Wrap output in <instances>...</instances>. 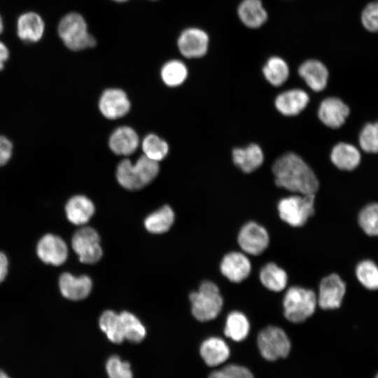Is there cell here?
Returning a JSON list of instances; mask_svg holds the SVG:
<instances>
[{"label": "cell", "mask_w": 378, "mask_h": 378, "mask_svg": "<svg viewBox=\"0 0 378 378\" xmlns=\"http://www.w3.org/2000/svg\"><path fill=\"white\" fill-rule=\"evenodd\" d=\"M275 183L280 188L299 195L315 194L318 181L313 170L297 154L286 153L272 166Z\"/></svg>", "instance_id": "1"}, {"label": "cell", "mask_w": 378, "mask_h": 378, "mask_svg": "<svg viewBox=\"0 0 378 378\" xmlns=\"http://www.w3.org/2000/svg\"><path fill=\"white\" fill-rule=\"evenodd\" d=\"M158 172V162L142 155L134 164L129 159L122 160L117 167L116 177L124 188L136 190L150 183Z\"/></svg>", "instance_id": "2"}, {"label": "cell", "mask_w": 378, "mask_h": 378, "mask_svg": "<svg viewBox=\"0 0 378 378\" xmlns=\"http://www.w3.org/2000/svg\"><path fill=\"white\" fill-rule=\"evenodd\" d=\"M58 34L64 44L74 51L96 46L95 38L88 31L84 18L78 13L64 15L58 24Z\"/></svg>", "instance_id": "3"}, {"label": "cell", "mask_w": 378, "mask_h": 378, "mask_svg": "<svg viewBox=\"0 0 378 378\" xmlns=\"http://www.w3.org/2000/svg\"><path fill=\"white\" fill-rule=\"evenodd\" d=\"M190 300L192 315L202 322L216 318L223 304L218 287L211 281H203L197 291L190 293Z\"/></svg>", "instance_id": "4"}, {"label": "cell", "mask_w": 378, "mask_h": 378, "mask_svg": "<svg viewBox=\"0 0 378 378\" xmlns=\"http://www.w3.org/2000/svg\"><path fill=\"white\" fill-rule=\"evenodd\" d=\"M315 293L300 286L289 288L283 300L284 314L293 323H302L315 312L317 304Z\"/></svg>", "instance_id": "5"}, {"label": "cell", "mask_w": 378, "mask_h": 378, "mask_svg": "<svg viewBox=\"0 0 378 378\" xmlns=\"http://www.w3.org/2000/svg\"><path fill=\"white\" fill-rule=\"evenodd\" d=\"M315 195H298L281 199L277 205L280 218L293 227L304 225L314 214Z\"/></svg>", "instance_id": "6"}, {"label": "cell", "mask_w": 378, "mask_h": 378, "mask_svg": "<svg viewBox=\"0 0 378 378\" xmlns=\"http://www.w3.org/2000/svg\"><path fill=\"white\" fill-rule=\"evenodd\" d=\"M258 345L262 357L275 360L288 356L290 342L286 332L280 328L267 326L258 336Z\"/></svg>", "instance_id": "7"}, {"label": "cell", "mask_w": 378, "mask_h": 378, "mask_svg": "<svg viewBox=\"0 0 378 378\" xmlns=\"http://www.w3.org/2000/svg\"><path fill=\"white\" fill-rule=\"evenodd\" d=\"M99 241V236L94 228L84 227L74 233L71 246L80 262L93 264L99 261L102 256Z\"/></svg>", "instance_id": "8"}, {"label": "cell", "mask_w": 378, "mask_h": 378, "mask_svg": "<svg viewBox=\"0 0 378 378\" xmlns=\"http://www.w3.org/2000/svg\"><path fill=\"white\" fill-rule=\"evenodd\" d=\"M345 282L337 274H330L320 282L317 303L324 310L337 309L345 295Z\"/></svg>", "instance_id": "9"}, {"label": "cell", "mask_w": 378, "mask_h": 378, "mask_svg": "<svg viewBox=\"0 0 378 378\" xmlns=\"http://www.w3.org/2000/svg\"><path fill=\"white\" fill-rule=\"evenodd\" d=\"M237 241L246 253L258 255L268 246L270 237L266 229L258 223L250 221L240 229Z\"/></svg>", "instance_id": "10"}, {"label": "cell", "mask_w": 378, "mask_h": 378, "mask_svg": "<svg viewBox=\"0 0 378 378\" xmlns=\"http://www.w3.org/2000/svg\"><path fill=\"white\" fill-rule=\"evenodd\" d=\"M209 38L202 29L190 27L184 29L177 40L180 52L187 58H198L206 55Z\"/></svg>", "instance_id": "11"}, {"label": "cell", "mask_w": 378, "mask_h": 378, "mask_svg": "<svg viewBox=\"0 0 378 378\" xmlns=\"http://www.w3.org/2000/svg\"><path fill=\"white\" fill-rule=\"evenodd\" d=\"M36 253L43 262L58 266L66 260L68 248L61 237L52 234H46L38 241Z\"/></svg>", "instance_id": "12"}, {"label": "cell", "mask_w": 378, "mask_h": 378, "mask_svg": "<svg viewBox=\"0 0 378 378\" xmlns=\"http://www.w3.org/2000/svg\"><path fill=\"white\" fill-rule=\"evenodd\" d=\"M99 108L102 115L111 120L126 115L130 108V102L126 93L120 89H108L102 94Z\"/></svg>", "instance_id": "13"}, {"label": "cell", "mask_w": 378, "mask_h": 378, "mask_svg": "<svg viewBox=\"0 0 378 378\" xmlns=\"http://www.w3.org/2000/svg\"><path fill=\"white\" fill-rule=\"evenodd\" d=\"M349 113L350 109L348 105L335 97L323 99L318 111L321 121L332 129H337L343 125Z\"/></svg>", "instance_id": "14"}, {"label": "cell", "mask_w": 378, "mask_h": 378, "mask_svg": "<svg viewBox=\"0 0 378 378\" xmlns=\"http://www.w3.org/2000/svg\"><path fill=\"white\" fill-rule=\"evenodd\" d=\"M251 270L250 260L240 252L228 253L223 258L220 264L222 274L234 283H239L246 279Z\"/></svg>", "instance_id": "15"}, {"label": "cell", "mask_w": 378, "mask_h": 378, "mask_svg": "<svg viewBox=\"0 0 378 378\" xmlns=\"http://www.w3.org/2000/svg\"><path fill=\"white\" fill-rule=\"evenodd\" d=\"M92 284L90 278L85 275L74 276L65 272L60 275L59 288L62 295L71 300L85 298L90 293Z\"/></svg>", "instance_id": "16"}, {"label": "cell", "mask_w": 378, "mask_h": 378, "mask_svg": "<svg viewBox=\"0 0 378 378\" xmlns=\"http://www.w3.org/2000/svg\"><path fill=\"white\" fill-rule=\"evenodd\" d=\"M300 77L314 91L320 92L327 85L328 71L326 66L316 59H309L303 62L298 69Z\"/></svg>", "instance_id": "17"}, {"label": "cell", "mask_w": 378, "mask_h": 378, "mask_svg": "<svg viewBox=\"0 0 378 378\" xmlns=\"http://www.w3.org/2000/svg\"><path fill=\"white\" fill-rule=\"evenodd\" d=\"M309 100L306 92L300 89H293L279 94L275 99V106L283 115L293 116L302 111Z\"/></svg>", "instance_id": "18"}, {"label": "cell", "mask_w": 378, "mask_h": 378, "mask_svg": "<svg viewBox=\"0 0 378 378\" xmlns=\"http://www.w3.org/2000/svg\"><path fill=\"white\" fill-rule=\"evenodd\" d=\"M139 139L136 132L131 127L122 126L115 129L109 138L111 150L117 155H129L135 152Z\"/></svg>", "instance_id": "19"}, {"label": "cell", "mask_w": 378, "mask_h": 378, "mask_svg": "<svg viewBox=\"0 0 378 378\" xmlns=\"http://www.w3.org/2000/svg\"><path fill=\"white\" fill-rule=\"evenodd\" d=\"M330 159L338 169L352 171L360 164L361 154L360 150L355 146L346 142H340L332 148Z\"/></svg>", "instance_id": "20"}, {"label": "cell", "mask_w": 378, "mask_h": 378, "mask_svg": "<svg viewBox=\"0 0 378 378\" xmlns=\"http://www.w3.org/2000/svg\"><path fill=\"white\" fill-rule=\"evenodd\" d=\"M45 24L41 17L34 12L21 15L17 22V34L20 39L27 42L39 41L44 32Z\"/></svg>", "instance_id": "21"}, {"label": "cell", "mask_w": 378, "mask_h": 378, "mask_svg": "<svg viewBox=\"0 0 378 378\" xmlns=\"http://www.w3.org/2000/svg\"><path fill=\"white\" fill-rule=\"evenodd\" d=\"M237 14L247 27H260L267 20V13L261 0H243L238 6Z\"/></svg>", "instance_id": "22"}, {"label": "cell", "mask_w": 378, "mask_h": 378, "mask_svg": "<svg viewBox=\"0 0 378 378\" xmlns=\"http://www.w3.org/2000/svg\"><path fill=\"white\" fill-rule=\"evenodd\" d=\"M68 220L74 225L87 223L94 213L92 202L84 195H76L69 200L65 206Z\"/></svg>", "instance_id": "23"}, {"label": "cell", "mask_w": 378, "mask_h": 378, "mask_svg": "<svg viewBox=\"0 0 378 378\" xmlns=\"http://www.w3.org/2000/svg\"><path fill=\"white\" fill-rule=\"evenodd\" d=\"M232 160L244 172L250 173L257 169L263 162L261 148L255 144L247 147L235 148L232 151Z\"/></svg>", "instance_id": "24"}, {"label": "cell", "mask_w": 378, "mask_h": 378, "mask_svg": "<svg viewBox=\"0 0 378 378\" xmlns=\"http://www.w3.org/2000/svg\"><path fill=\"white\" fill-rule=\"evenodd\" d=\"M200 355L207 365L216 366L230 356L227 344L220 338L211 337L204 340L200 346Z\"/></svg>", "instance_id": "25"}, {"label": "cell", "mask_w": 378, "mask_h": 378, "mask_svg": "<svg viewBox=\"0 0 378 378\" xmlns=\"http://www.w3.org/2000/svg\"><path fill=\"white\" fill-rule=\"evenodd\" d=\"M260 281L268 290L279 292L284 290L288 282V276L284 270L274 262H268L260 271Z\"/></svg>", "instance_id": "26"}, {"label": "cell", "mask_w": 378, "mask_h": 378, "mask_svg": "<svg viewBox=\"0 0 378 378\" xmlns=\"http://www.w3.org/2000/svg\"><path fill=\"white\" fill-rule=\"evenodd\" d=\"M174 221V213L168 205L153 212L144 220L145 227L154 234L164 233L169 230Z\"/></svg>", "instance_id": "27"}, {"label": "cell", "mask_w": 378, "mask_h": 378, "mask_svg": "<svg viewBox=\"0 0 378 378\" xmlns=\"http://www.w3.org/2000/svg\"><path fill=\"white\" fill-rule=\"evenodd\" d=\"M249 330L250 323L245 314L234 311L227 315L224 328L226 337L234 341L241 342L247 337Z\"/></svg>", "instance_id": "28"}, {"label": "cell", "mask_w": 378, "mask_h": 378, "mask_svg": "<svg viewBox=\"0 0 378 378\" xmlns=\"http://www.w3.org/2000/svg\"><path fill=\"white\" fill-rule=\"evenodd\" d=\"M99 324L111 342L119 344L125 340L120 314L106 310L101 315Z\"/></svg>", "instance_id": "29"}, {"label": "cell", "mask_w": 378, "mask_h": 378, "mask_svg": "<svg viewBox=\"0 0 378 378\" xmlns=\"http://www.w3.org/2000/svg\"><path fill=\"white\" fill-rule=\"evenodd\" d=\"M266 80L274 86L281 85L288 78L289 69L287 63L281 57H270L262 69Z\"/></svg>", "instance_id": "30"}, {"label": "cell", "mask_w": 378, "mask_h": 378, "mask_svg": "<svg viewBox=\"0 0 378 378\" xmlns=\"http://www.w3.org/2000/svg\"><path fill=\"white\" fill-rule=\"evenodd\" d=\"M358 282L370 290H378V265L370 259L360 261L355 268Z\"/></svg>", "instance_id": "31"}, {"label": "cell", "mask_w": 378, "mask_h": 378, "mask_svg": "<svg viewBox=\"0 0 378 378\" xmlns=\"http://www.w3.org/2000/svg\"><path fill=\"white\" fill-rule=\"evenodd\" d=\"M160 74L164 84L169 87H176L186 79L188 69L183 62L173 59L163 65Z\"/></svg>", "instance_id": "32"}, {"label": "cell", "mask_w": 378, "mask_h": 378, "mask_svg": "<svg viewBox=\"0 0 378 378\" xmlns=\"http://www.w3.org/2000/svg\"><path fill=\"white\" fill-rule=\"evenodd\" d=\"M120 316L125 340L134 343L141 342L146 337V331L139 318L128 312H122Z\"/></svg>", "instance_id": "33"}, {"label": "cell", "mask_w": 378, "mask_h": 378, "mask_svg": "<svg viewBox=\"0 0 378 378\" xmlns=\"http://www.w3.org/2000/svg\"><path fill=\"white\" fill-rule=\"evenodd\" d=\"M358 223L368 236H378V202H371L363 206L358 213Z\"/></svg>", "instance_id": "34"}, {"label": "cell", "mask_w": 378, "mask_h": 378, "mask_svg": "<svg viewBox=\"0 0 378 378\" xmlns=\"http://www.w3.org/2000/svg\"><path fill=\"white\" fill-rule=\"evenodd\" d=\"M141 147L144 155L158 162L164 159L169 151L167 143L154 134L144 139Z\"/></svg>", "instance_id": "35"}, {"label": "cell", "mask_w": 378, "mask_h": 378, "mask_svg": "<svg viewBox=\"0 0 378 378\" xmlns=\"http://www.w3.org/2000/svg\"><path fill=\"white\" fill-rule=\"evenodd\" d=\"M360 148L368 153H378V121L368 122L360 131Z\"/></svg>", "instance_id": "36"}, {"label": "cell", "mask_w": 378, "mask_h": 378, "mask_svg": "<svg viewBox=\"0 0 378 378\" xmlns=\"http://www.w3.org/2000/svg\"><path fill=\"white\" fill-rule=\"evenodd\" d=\"M106 369L109 378H133L130 364L118 356L107 360Z\"/></svg>", "instance_id": "37"}, {"label": "cell", "mask_w": 378, "mask_h": 378, "mask_svg": "<svg viewBox=\"0 0 378 378\" xmlns=\"http://www.w3.org/2000/svg\"><path fill=\"white\" fill-rule=\"evenodd\" d=\"M209 378H253V377L246 368L237 365H230L213 372Z\"/></svg>", "instance_id": "38"}, {"label": "cell", "mask_w": 378, "mask_h": 378, "mask_svg": "<svg viewBox=\"0 0 378 378\" xmlns=\"http://www.w3.org/2000/svg\"><path fill=\"white\" fill-rule=\"evenodd\" d=\"M363 27L369 31L378 32V1L368 4L361 14Z\"/></svg>", "instance_id": "39"}, {"label": "cell", "mask_w": 378, "mask_h": 378, "mask_svg": "<svg viewBox=\"0 0 378 378\" xmlns=\"http://www.w3.org/2000/svg\"><path fill=\"white\" fill-rule=\"evenodd\" d=\"M13 144L4 136H0V167L6 164L11 158Z\"/></svg>", "instance_id": "40"}, {"label": "cell", "mask_w": 378, "mask_h": 378, "mask_svg": "<svg viewBox=\"0 0 378 378\" xmlns=\"http://www.w3.org/2000/svg\"><path fill=\"white\" fill-rule=\"evenodd\" d=\"M8 268V260L6 254L0 251V284L5 279Z\"/></svg>", "instance_id": "41"}, {"label": "cell", "mask_w": 378, "mask_h": 378, "mask_svg": "<svg viewBox=\"0 0 378 378\" xmlns=\"http://www.w3.org/2000/svg\"><path fill=\"white\" fill-rule=\"evenodd\" d=\"M9 57V51L4 43L0 41V71L4 69V63Z\"/></svg>", "instance_id": "42"}, {"label": "cell", "mask_w": 378, "mask_h": 378, "mask_svg": "<svg viewBox=\"0 0 378 378\" xmlns=\"http://www.w3.org/2000/svg\"><path fill=\"white\" fill-rule=\"evenodd\" d=\"M0 378H10L4 372L0 370Z\"/></svg>", "instance_id": "43"}, {"label": "cell", "mask_w": 378, "mask_h": 378, "mask_svg": "<svg viewBox=\"0 0 378 378\" xmlns=\"http://www.w3.org/2000/svg\"><path fill=\"white\" fill-rule=\"evenodd\" d=\"M3 29H4L3 21H2L1 17L0 15V34L3 31Z\"/></svg>", "instance_id": "44"}, {"label": "cell", "mask_w": 378, "mask_h": 378, "mask_svg": "<svg viewBox=\"0 0 378 378\" xmlns=\"http://www.w3.org/2000/svg\"><path fill=\"white\" fill-rule=\"evenodd\" d=\"M115 1H117V2H124V1H126L127 0H113Z\"/></svg>", "instance_id": "45"}, {"label": "cell", "mask_w": 378, "mask_h": 378, "mask_svg": "<svg viewBox=\"0 0 378 378\" xmlns=\"http://www.w3.org/2000/svg\"><path fill=\"white\" fill-rule=\"evenodd\" d=\"M374 378H378V372L377 373V374L375 375V377Z\"/></svg>", "instance_id": "46"}, {"label": "cell", "mask_w": 378, "mask_h": 378, "mask_svg": "<svg viewBox=\"0 0 378 378\" xmlns=\"http://www.w3.org/2000/svg\"><path fill=\"white\" fill-rule=\"evenodd\" d=\"M151 1H155V0H151Z\"/></svg>", "instance_id": "47"}]
</instances>
